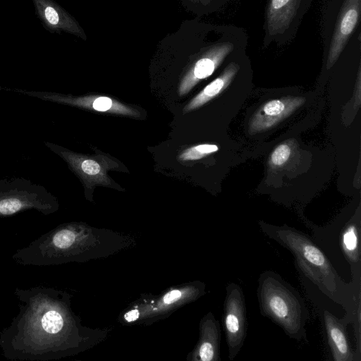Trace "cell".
<instances>
[{
	"mask_svg": "<svg viewBox=\"0 0 361 361\" xmlns=\"http://www.w3.org/2000/svg\"><path fill=\"white\" fill-rule=\"evenodd\" d=\"M44 145L61 157L69 168L82 180L85 187L94 185H107L110 180L106 175V168L100 161L90 157L80 154L56 144L45 142Z\"/></svg>",
	"mask_w": 361,
	"mask_h": 361,
	"instance_id": "9",
	"label": "cell"
},
{
	"mask_svg": "<svg viewBox=\"0 0 361 361\" xmlns=\"http://www.w3.org/2000/svg\"><path fill=\"white\" fill-rule=\"evenodd\" d=\"M218 147L215 145L202 144L185 149L178 158L182 161L197 160L218 151Z\"/></svg>",
	"mask_w": 361,
	"mask_h": 361,
	"instance_id": "16",
	"label": "cell"
},
{
	"mask_svg": "<svg viewBox=\"0 0 361 361\" xmlns=\"http://www.w3.org/2000/svg\"><path fill=\"white\" fill-rule=\"evenodd\" d=\"M361 0H345L338 16L328 54L326 68L338 60L360 18Z\"/></svg>",
	"mask_w": 361,
	"mask_h": 361,
	"instance_id": "10",
	"label": "cell"
},
{
	"mask_svg": "<svg viewBox=\"0 0 361 361\" xmlns=\"http://www.w3.org/2000/svg\"><path fill=\"white\" fill-rule=\"evenodd\" d=\"M19 312L0 331V348L10 360L48 361L73 353L78 325L67 293L52 287L16 288Z\"/></svg>",
	"mask_w": 361,
	"mask_h": 361,
	"instance_id": "1",
	"label": "cell"
},
{
	"mask_svg": "<svg viewBox=\"0 0 361 361\" xmlns=\"http://www.w3.org/2000/svg\"><path fill=\"white\" fill-rule=\"evenodd\" d=\"M18 94L32 97L41 100L70 105L101 112L137 116L140 114L135 109L117 100L104 96H79L63 94L58 92L36 90H9Z\"/></svg>",
	"mask_w": 361,
	"mask_h": 361,
	"instance_id": "7",
	"label": "cell"
},
{
	"mask_svg": "<svg viewBox=\"0 0 361 361\" xmlns=\"http://www.w3.org/2000/svg\"><path fill=\"white\" fill-rule=\"evenodd\" d=\"M257 298L260 314L280 327L290 338L307 341L310 312L300 293L273 270L257 279Z\"/></svg>",
	"mask_w": 361,
	"mask_h": 361,
	"instance_id": "3",
	"label": "cell"
},
{
	"mask_svg": "<svg viewBox=\"0 0 361 361\" xmlns=\"http://www.w3.org/2000/svg\"><path fill=\"white\" fill-rule=\"evenodd\" d=\"M139 317V312L137 310H133L125 314V319L127 322H130L136 320Z\"/></svg>",
	"mask_w": 361,
	"mask_h": 361,
	"instance_id": "20",
	"label": "cell"
},
{
	"mask_svg": "<svg viewBox=\"0 0 361 361\" xmlns=\"http://www.w3.org/2000/svg\"><path fill=\"white\" fill-rule=\"evenodd\" d=\"M261 232L288 250L301 276L330 300L341 305L351 320L361 309V283L345 282L312 238L295 228L259 222Z\"/></svg>",
	"mask_w": 361,
	"mask_h": 361,
	"instance_id": "2",
	"label": "cell"
},
{
	"mask_svg": "<svg viewBox=\"0 0 361 361\" xmlns=\"http://www.w3.org/2000/svg\"><path fill=\"white\" fill-rule=\"evenodd\" d=\"M44 14L47 20L52 25H56L59 23V17L56 11L51 7L48 6L44 11Z\"/></svg>",
	"mask_w": 361,
	"mask_h": 361,
	"instance_id": "18",
	"label": "cell"
},
{
	"mask_svg": "<svg viewBox=\"0 0 361 361\" xmlns=\"http://www.w3.org/2000/svg\"><path fill=\"white\" fill-rule=\"evenodd\" d=\"M181 296V293L179 290H174L168 293L164 298V302L166 304H170L178 299Z\"/></svg>",
	"mask_w": 361,
	"mask_h": 361,
	"instance_id": "19",
	"label": "cell"
},
{
	"mask_svg": "<svg viewBox=\"0 0 361 361\" xmlns=\"http://www.w3.org/2000/svg\"><path fill=\"white\" fill-rule=\"evenodd\" d=\"M350 323V318L345 314L338 318L326 310L323 311L324 336L334 361L361 360V355L353 348L348 336L347 326Z\"/></svg>",
	"mask_w": 361,
	"mask_h": 361,
	"instance_id": "8",
	"label": "cell"
},
{
	"mask_svg": "<svg viewBox=\"0 0 361 361\" xmlns=\"http://www.w3.org/2000/svg\"><path fill=\"white\" fill-rule=\"evenodd\" d=\"M245 298L241 286L230 282L226 287L223 328L228 346V356L233 360L242 349L247 332Z\"/></svg>",
	"mask_w": 361,
	"mask_h": 361,
	"instance_id": "6",
	"label": "cell"
},
{
	"mask_svg": "<svg viewBox=\"0 0 361 361\" xmlns=\"http://www.w3.org/2000/svg\"><path fill=\"white\" fill-rule=\"evenodd\" d=\"M233 49V45L231 43L225 42L212 47L204 53L181 80L178 94H186L200 80L210 76Z\"/></svg>",
	"mask_w": 361,
	"mask_h": 361,
	"instance_id": "12",
	"label": "cell"
},
{
	"mask_svg": "<svg viewBox=\"0 0 361 361\" xmlns=\"http://www.w3.org/2000/svg\"><path fill=\"white\" fill-rule=\"evenodd\" d=\"M239 69V66L231 63L224 72L214 80L207 85L183 108V112L193 111L220 94L231 83Z\"/></svg>",
	"mask_w": 361,
	"mask_h": 361,
	"instance_id": "15",
	"label": "cell"
},
{
	"mask_svg": "<svg viewBox=\"0 0 361 361\" xmlns=\"http://www.w3.org/2000/svg\"><path fill=\"white\" fill-rule=\"evenodd\" d=\"M305 102V98L285 97L265 103L251 118L250 134L268 130L290 116Z\"/></svg>",
	"mask_w": 361,
	"mask_h": 361,
	"instance_id": "11",
	"label": "cell"
},
{
	"mask_svg": "<svg viewBox=\"0 0 361 361\" xmlns=\"http://www.w3.org/2000/svg\"><path fill=\"white\" fill-rule=\"evenodd\" d=\"M312 238L336 269L347 265L350 281L361 283V228L359 216L343 222L334 221L324 226L307 223Z\"/></svg>",
	"mask_w": 361,
	"mask_h": 361,
	"instance_id": "4",
	"label": "cell"
},
{
	"mask_svg": "<svg viewBox=\"0 0 361 361\" xmlns=\"http://www.w3.org/2000/svg\"><path fill=\"white\" fill-rule=\"evenodd\" d=\"M300 0H270L267 12V30L270 35L283 33L294 18Z\"/></svg>",
	"mask_w": 361,
	"mask_h": 361,
	"instance_id": "14",
	"label": "cell"
},
{
	"mask_svg": "<svg viewBox=\"0 0 361 361\" xmlns=\"http://www.w3.org/2000/svg\"><path fill=\"white\" fill-rule=\"evenodd\" d=\"M58 209L57 198L44 186L20 177L0 179V218L27 210L49 215Z\"/></svg>",
	"mask_w": 361,
	"mask_h": 361,
	"instance_id": "5",
	"label": "cell"
},
{
	"mask_svg": "<svg viewBox=\"0 0 361 361\" xmlns=\"http://www.w3.org/2000/svg\"><path fill=\"white\" fill-rule=\"evenodd\" d=\"M291 149L287 144L279 145L271 153L270 163L273 166H280L285 164L290 157Z\"/></svg>",
	"mask_w": 361,
	"mask_h": 361,
	"instance_id": "17",
	"label": "cell"
},
{
	"mask_svg": "<svg viewBox=\"0 0 361 361\" xmlns=\"http://www.w3.org/2000/svg\"><path fill=\"white\" fill-rule=\"evenodd\" d=\"M221 327L212 313L206 315L201 324V339L196 351V358L202 361H219Z\"/></svg>",
	"mask_w": 361,
	"mask_h": 361,
	"instance_id": "13",
	"label": "cell"
}]
</instances>
